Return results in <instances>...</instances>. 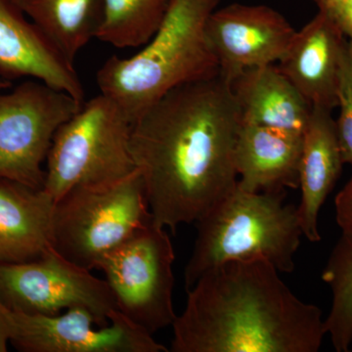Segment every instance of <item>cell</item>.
<instances>
[{
  "label": "cell",
  "instance_id": "cell-26",
  "mask_svg": "<svg viewBox=\"0 0 352 352\" xmlns=\"http://www.w3.org/2000/svg\"><path fill=\"white\" fill-rule=\"evenodd\" d=\"M11 87V82L9 80H2L0 82V91L3 89H6V88H9Z\"/></svg>",
  "mask_w": 352,
  "mask_h": 352
},
{
  "label": "cell",
  "instance_id": "cell-22",
  "mask_svg": "<svg viewBox=\"0 0 352 352\" xmlns=\"http://www.w3.org/2000/svg\"><path fill=\"white\" fill-rule=\"evenodd\" d=\"M336 219L342 234L352 235V176L335 200Z\"/></svg>",
  "mask_w": 352,
  "mask_h": 352
},
{
  "label": "cell",
  "instance_id": "cell-25",
  "mask_svg": "<svg viewBox=\"0 0 352 352\" xmlns=\"http://www.w3.org/2000/svg\"><path fill=\"white\" fill-rule=\"evenodd\" d=\"M319 8V12L327 14L335 20L338 11L344 0H314Z\"/></svg>",
  "mask_w": 352,
  "mask_h": 352
},
{
  "label": "cell",
  "instance_id": "cell-17",
  "mask_svg": "<svg viewBox=\"0 0 352 352\" xmlns=\"http://www.w3.org/2000/svg\"><path fill=\"white\" fill-rule=\"evenodd\" d=\"M231 87L243 124L305 131L312 107L278 65L245 69Z\"/></svg>",
  "mask_w": 352,
  "mask_h": 352
},
{
  "label": "cell",
  "instance_id": "cell-11",
  "mask_svg": "<svg viewBox=\"0 0 352 352\" xmlns=\"http://www.w3.org/2000/svg\"><path fill=\"white\" fill-rule=\"evenodd\" d=\"M295 34L281 14L265 6L217 7L207 23L219 73L230 82L245 69L278 63Z\"/></svg>",
  "mask_w": 352,
  "mask_h": 352
},
{
  "label": "cell",
  "instance_id": "cell-5",
  "mask_svg": "<svg viewBox=\"0 0 352 352\" xmlns=\"http://www.w3.org/2000/svg\"><path fill=\"white\" fill-rule=\"evenodd\" d=\"M153 220L136 170L117 182L75 187L55 201L52 248L80 267L98 270L107 254Z\"/></svg>",
  "mask_w": 352,
  "mask_h": 352
},
{
  "label": "cell",
  "instance_id": "cell-3",
  "mask_svg": "<svg viewBox=\"0 0 352 352\" xmlns=\"http://www.w3.org/2000/svg\"><path fill=\"white\" fill-rule=\"evenodd\" d=\"M219 2L170 0L163 22L143 50L129 58H110L101 67L97 74L100 94L134 124L175 88L219 75L207 23Z\"/></svg>",
  "mask_w": 352,
  "mask_h": 352
},
{
  "label": "cell",
  "instance_id": "cell-2",
  "mask_svg": "<svg viewBox=\"0 0 352 352\" xmlns=\"http://www.w3.org/2000/svg\"><path fill=\"white\" fill-rule=\"evenodd\" d=\"M186 291L173 352H316L326 335L320 308L300 300L265 259L227 261Z\"/></svg>",
  "mask_w": 352,
  "mask_h": 352
},
{
  "label": "cell",
  "instance_id": "cell-9",
  "mask_svg": "<svg viewBox=\"0 0 352 352\" xmlns=\"http://www.w3.org/2000/svg\"><path fill=\"white\" fill-rule=\"evenodd\" d=\"M0 300L9 310L31 315H57L87 308L99 325H107L117 310L106 280L71 263L54 249L23 263H0Z\"/></svg>",
  "mask_w": 352,
  "mask_h": 352
},
{
  "label": "cell",
  "instance_id": "cell-7",
  "mask_svg": "<svg viewBox=\"0 0 352 352\" xmlns=\"http://www.w3.org/2000/svg\"><path fill=\"white\" fill-rule=\"evenodd\" d=\"M175 261L170 235L153 220L99 265L117 309L151 335L170 327L177 316L173 298Z\"/></svg>",
  "mask_w": 352,
  "mask_h": 352
},
{
  "label": "cell",
  "instance_id": "cell-8",
  "mask_svg": "<svg viewBox=\"0 0 352 352\" xmlns=\"http://www.w3.org/2000/svg\"><path fill=\"white\" fill-rule=\"evenodd\" d=\"M82 104L32 78L0 94V178L43 189L53 138Z\"/></svg>",
  "mask_w": 352,
  "mask_h": 352
},
{
  "label": "cell",
  "instance_id": "cell-12",
  "mask_svg": "<svg viewBox=\"0 0 352 352\" xmlns=\"http://www.w3.org/2000/svg\"><path fill=\"white\" fill-rule=\"evenodd\" d=\"M0 78H30L85 102L74 63L39 31L17 0H0Z\"/></svg>",
  "mask_w": 352,
  "mask_h": 352
},
{
  "label": "cell",
  "instance_id": "cell-23",
  "mask_svg": "<svg viewBox=\"0 0 352 352\" xmlns=\"http://www.w3.org/2000/svg\"><path fill=\"white\" fill-rule=\"evenodd\" d=\"M335 21L346 38L352 52V0H344L336 15Z\"/></svg>",
  "mask_w": 352,
  "mask_h": 352
},
{
  "label": "cell",
  "instance_id": "cell-1",
  "mask_svg": "<svg viewBox=\"0 0 352 352\" xmlns=\"http://www.w3.org/2000/svg\"><path fill=\"white\" fill-rule=\"evenodd\" d=\"M242 113L221 74L180 85L132 127L131 151L157 226L195 223L238 183Z\"/></svg>",
  "mask_w": 352,
  "mask_h": 352
},
{
  "label": "cell",
  "instance_id": "cell-10",
  "mask_svg": "<svg viewBox=\"0 0 352 352\" xmlns=\"http://www.w3.org/2000/svg\"><path fill=\"white\" fill-rule=\"evenodd\" d=\"M109 320L107 325H99L94 314L83 307L52 316L11 311L10 344L22 352L168 351L119 310Z\"/></svg>",
  "mask_w": 352,
  "mask_h": 352
},
{
  "label": "cell",
  "instance_id": "cell-24",
  "mask_svg": "<svg viewBox=\"0 0 352 352\" xmlns=\"http://www.w3.org/2000/svg\"><path fill=\"white\" fill-rule=\"evenodd\" d=\"M11 331H12L11 311L0 300V352L8 351Z\"/></svg>",
  "mask_w": 352,
  "mask_h": 352
},
{
  "label": "cell",
  "instance_id": "cell-19",
  "mask_svg": "<svg viewBox=\"0 0 352 352\" xmlns=\"http://www.w3.org/2000/svg\"><path fill=\"white\" fill-rule=\"evenodd\" d=\"M170 0H103L96 38L118 48L145 45L163 22Z\"/></svg>",
  "mask_w": 352,
  "mask_h": 352
},
{
  "label": "cell",
  "instance_id": "cell-15",
  "mask_svg": "<svg viewBox=\"0 0 352 352\" xmlns=\"http://www.w3.org/2000/svg\"><path fill=\"white\" fill-rule=\"evenodd\" d=\"M332 111L312 108L303 131L298 187L302 201L298 207L302 235L319 242L318 215L342 173V160Z\"/></svg>",
  "mask_w": 352,
  "mask_h": 352
},
{
  "label": "cell",
  "instance_id": "cell-27",
  "mask_svg": "<svg viewBox=\"0 0 352 352\" xmlns=\"http://www.w3.org/2000/svg\"><path fill=\"white\" fill-rule=\"evenodd\" d=\"M2 80H4V78H0V82H2Z\"/></svg>",
  "mask_w": 352,
  "mask_h": 352
},
{
  "label": "cell",
  "instance_id": "cell-6",
  "mask_svg": "<svg viewBox=\"0 0 352 352\" xmlns=\"http://www.w3.org/2000/svg\"><path fill=\"white\" fill-rule=\"evenodd\" d=\"M132 127L124 111L105 95L83 102L53 138L43 189L56 201L75 187L117 182L133 173Z\"/></svg>",
  "mask_w": 352,
  "mask_h": 352
},
{
  "label": "cell",
  "instance_id": "cell-16",
  "mask_svg": "<svg viewBox=\"0 0 352 352\" xmlns=\"http://www.w3.org/2000/svg\"><path fill=\"white\" fill-rule=\"evenodd\" d=\"M55 200L34 189L0 178V263H23L52 249Z\"/></svg>",
  "mask_w": 352,
  "mask_h": 352
},
{
  "label": "cell",
  "instance_id": "cell-21",
  "mask_svg": "<svg viewBox=\"0 0 352 352\" xmlns=\"http://www.w3.org/2000/svg\"><path fill=\"white\" fill-rule=\"evenodd\" d=\"M338 107L340 116L335 122L340 151L344 163L352 166V52L349 43L340 66Z\"/></svg>",
  "mask_w": 352,
  "mask_h": 352
},
{
  "label": "cell",
  "instance_id": "cell-4",
  "mask_svg": "<svg viewBox=\"0 0 352 352\" xmlns=\"http://www.w3.org/2000/svg\"><path fill=\"white\" fill-rule=\"evenodd\" d=\"M286 191L248 192L235 187L195 222L197 236L184 271L186 289L215 266L263 258L279 272L295 270L302 235L298 208Z\"/></svg>",
  "mask_w": 352,
  "mask_h": 352
},
{
  "label": "cell",
  "instance_id": "cell-13",
  "mask_svg": "<svg viewBox=\"0 0 352 352\" xmlns=\"http://www.w3.org/2000/svg\"><path fill=\"white\" fill-rule=\"evenodd\" d=\"M346 45L336 21L319 12L296 32L278 67L312 108L332 111L338 107L340 66Z\"/></svg>",
  "mask_w": 352,
  "mask_h": 352
},
{
  "label": "cell",
  "instance_id": "cell-14",
  "mask_svg": "<svg viewBox=\"0 0 352 352\" xmlns=\"http://www.w3.org/2000/svg\"><path fill=\"white\" fill-rule=\"evenodd\" d=\"M303 133L243 124L234 161L238 186L248 192L298 188Z\"/></svg>",
  "mask_w": 352,
  "mask_h": 352
},
{
  "label": "cell",
  "instance_id": "cell-20",
  "mask_svg": "<svg viewBox=\"0 0 352 352\" xmlns=\"http://www.w3.org/2000/svg\"><path fill=\"white\" fill-rule=\"evenodd\" d=\"M322 280L330 285L333 303L324 328L338 352L349 351L352 342V235L342 234L333 248Z\"/></svg>",
  "mask_w": 352,
  "mask_h": 352
},
{
  "label": "cell",
  "instance_id": "cell-18",
  "mask_svg": "<svg viewBox=\"0 0 352 352\" xmlns=\"http://www.w3.org/2000/svg\"><path fill=\"white\" fill-rule=\"evenodd\" d=\"M29 19L74 63L90 39L96 38L103 0H17Z\"/></svg>",
  "mask_w": 352,
  "mask_h": 352
}]
</instances>
